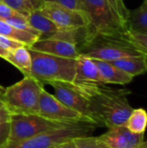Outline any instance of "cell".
Segmentation results:
<instances>
[{"label":"cell","instance_id":"obj_35","mask_svg":"<svg viewBox=\"0 0 147 148\" xmlns=\"http://www.w3.org/2000/svg\"><path fill=\"white\" fill-rule=\"evenodd\" d=\"M0 1H1V0H0Z\"/></svg>","mask_w":147,"mask_h":148},{"label":"cell","instance_id":"obj_15","mask_svg":"<svg viewBox=\"0 0 147 148\" xmlns=\"http://www.w3.org/2000/svg\"><path fill=\"white\" fill-rule=\"evenodd\" d=\"M5 60L15 66L24 76L30 75L32 59L28 47L22 46L10 51H7Z\"/></svg>","mask_w":147,"mask_h":148},{"label":"cell","instance_id":"obj_24","mask_svg":"<svg viewBox=\"0 0 147 148\" xmlns=\"http://www.w3.org/2000/svg\"><path fill=\"white\" fill-rule=\"evenodd\" d=\"M75 141L77 148H109L99 139V137L91 135L76 138Z\"/></svg>","mask_w":147,"mask_h":148},{"label":"cell","instance_id":"obj_7","mask_svg":"<svg viewBox=\"0 0 147 148\" xmlns=\"http://www.w3.org/2000/svg\"><path fill=\"white\" fill-rule=\"evenodd\" d=\"M10 133L7 144L19 142L46 132L70 126L76 122L54 121L39 114H15L10 115Z\"/></svg>","mask_w":147,"mask_h":148},{"label":"cell","instance_id":"obj_5","mask_svg":"<svg viewBox=\"0 0 147 148\" xmlns=\"http://www.w3.org/2000/svg\"><path fill=\"white\" fill-rule=\"evenodd\" d=\"M81 4L82 10L89 18V25L83 29L82 36H122L128 29L127 24L114 11L107 0H81Z\"/></svg>","mask_w":147,"mask_h":148},{"label":"cell","instance_id":"obj_22","mask_svg":"<svg viewBox=\"0 0 147 148\" xmlns=\"http://www.w3.org/2000/svg\"><path fill=\"white\" fill-rule=\"evenodd\" d=\"M124 37L128 40L137 50L147 59V35L139 33L128 28L124 35Z\"/></svg>","mask_w":147,"mask_h":148},{"label":"cell","instance_id":"obj_20","mask_svg":"<svg viewBox=\"0 0 147 148\" xmlns=\"http://www.w3.org/2000/svg\"><path fill=\"white\" fill-rule=\"evenodd\" d=\"M125 127L134 134H145L147 127V113L143 108L133 109Z\"/></svg>","mask_w":147,"mask_h":148},{"label":"cell","instance_id":"obj_13","mask_svg":"<svg viewBox=\"0 0 147 148\" xmlns=\"http://www.w3.org/2000/svg\"><path fill=\"white\" fill-rule=\"evenodd\" d=\"M74 84L105 83L94 61L83 55L76 59V74ZM71 84V83H70Z\"/></svg>","mask_w":147,"mask_h":148},{"label":"cell","instance_id":"obj_8","mask_svg":"<svg viewBox=\"0 0 147 148\" xmlns=\"http://www.w3.org/2000/svg\"><path fill=\"white\" fill-rule=\"evenodd\" d=\"M39 11L62 30H79L88 28L89 18L84 10H76L58 3L44 1Z\"/></svg>","mask_w":147,"mask_h":148},{"label":"cell","instance_id":"obj_32","mask_svg":"<svg viewBox=\"0 0 147 148\" xmlns=\"http://www.w3.org/2000/svg\"><path fill=\"white\" fill-rule=\"evenodd\" d=\"M6 56H7V51H6V50H4L3 49H2V48L0 47V57L5 60Z\"/></svg>","mask_w":147,"mask_h":148},{"label":"cell","instance_id":"obj_1","mask_svg":"<svg viewBox=\"0 0 147 148\" xmlns=\"http://www.w3.org/2000/svg\"><path fill=\"white\" fill-rule=\"evenodd\" d=\"M129 95L127 89L113 88L102 84L88 100L97 126L107 128L125 126L133 110L127 99Z\"/></svg>","mask_w":147,"mask_h":148},{"label":"cell","instance_id":"obj_21","mask_svg":"<svg viewBox=\"0 0 147 148\" xmlns=\"http://www.w3.org/2000/svg\"><path fill=\"white\" fill-rule=\"evenodd\" d=\"M16 12L27 16L35 10H40L42 6L43 0H1Z\"/></svg>","mask_w":147,"mask_h":148},{"label":"cell","instance_id":"obj_33","mask_svg":"<svg viewBox=\"0 0 147 148\" xmlns=\"http://www.w3.org/2000/svg\"><path fill=\"white\" fill-rule=\"evenodd\" d=\"M4 90H5V88H3V86H1L0 85V96L2 95V94L4 92Z\"/></svg>","mask_w":147,"mask_h":148},{"label":"cell","instance_id":"obj_3","mask_svg":"<svg viewBox=\"0 0 147 148\" xmlns=\"http://www.w3.org/2000/svg\"><path fill=\"white\" fill-rule=\"evenodd\" d=\"M32 59L30 76L42 84L53 82L73 83L76 74V59L60 57L28 48Z\"/></svg>","mask_w":147,"mask_h":148},{"label":"cell","instance_id":"obj_26","mask_svg":"<svg viewBox=\"0 0 147 148\" xmlns=\"http://www.w3.org/2000/svg\"><path fill=\"white\" fill-rule=\"evenodd\" d=\"M10 133V120L0 124V147L5 146L8 143Z\"/></svg>","mask_w":147,"mask_h":148},{"label":"cell","instance_id":"obj_2","mask_svg":"<svg viewBox=\"0 0 147 148\" xmlns=\"http://www.w3.org/2000/svg\"><path fill=\"white\" fill-rule=\"evenodd\" d=\"M77 48L79 52L87 57L106 62L142 56L124 36H82Z\"/></svg>","mask_w":147,"mask_h":148},{"label":"cell","instance_id":"obj_23","mask_svg":"<svg viewBox=\"0 0 147 148\" xmlns=\"http://www.w3.org/2000/svg\"><path fill=\"white\" fill-rule=\"evenodd\" d=\"M5 22L7 23H9L10 25H11L12 27L17 29H20V30L30 33V34L39 37V39L42 36V34L39 31H37L36 29H35L29 23L26 16H24L22 14H18V15H16V16H15L13 17H10V18H9L7 20H5Z\"/></svg>","mask_w":147,"mask_h":148},{"label":"cell","instance_id":"obj_18","mask_svg":"<svg viewBox=\"0 0 147 148\" xmlns=\"http://www.w3.org/2000/svg\"><path fill=\"white\" fill-rule=\"evenodd\" d=\"M0 35L16 40L23 43L26 47L32 46L36 41L39 40V37L30 33L17 29L2 19H0Z\"/></svg>","mask_w":147,"mask_h":148},{"label":"cell","instance_id":"obj_14","mask_svg":"<svg viewBox=\"0 0 147 148\" xmlns=\"http://www.w3.org/2000/svg\"><path fill=\"white\" fill-rule=\"evenodd\" d=\"M92 60L96 65L106 84L125 85L131 82L133 79V76L124 72L123 70L113 65L109 62L95 60V59H92Z\"/></svg>","mask_w":147,"mask_h":148},{"label":"cell","instance_id":"obj_30","mask_svg":"<svg viewBox=\"0 0 147 148\" xmlns=\"http://www.w3.org/2000/svg\"><path fill=\"white\" fill-rule=\"evenodd\" d=\"M53 148H77V146L75 144V139H73V140H68L66 142H63L60 145H57Z\"/></svg>","mask_w":147,"mask_h":148},{"label":"cell","instance_id":"obj_10","mask_svg":"<svg viewBox=\"0 0 147 148\" xmlns=\"http://www.w3.org/2000/svg\"><path fill=\"white\" fill-rule=\"evenodd\" d=\"M49 85L53 87L55 92L54 95L57 100L71 109L80 113L88 121L97 126L94 115L90 108L89 101L88 99L66 83L53 82L49 83Z\"/></svg>","mask_w":147,"mask_h":148},{"label":"cell","instance_id":"obj_31","mask_svg":"<svg viewBox=\"0 0 147 148\" xmlns=\"http://www.w3.org/2000/svg\"><path fill=\"white\" fill-rule=\"evenodd\" d=\"M10 119V114L3 108L0 110V124L4 121H7Z\"/></svg>","mask_w":147,"mask_h":148},{"label":"cell","instance_id":"obj_29","mask_svg":"<svg viewBox=\"0 0 147 148\" xmlns=\"http://www.w3.org/2000/svg\"><path fill=\"white\" fill-rule=\"evenodd\" d=\"M116 2H117V5H118L119 13H120V17L127 24V20L129 17V10H128L127 7L126 6L124 0H116Z\"/></svg>","mask_w":147,"mask_h":148},{"label":"cell","instance_id":"obj_12","mask_svg":"<svg viewBox=\"0 0 147 148\" xmlns=\"http://www.w3.org/2000/svg\"><path fill=\"white\" fill-rule=\"evenodd\" d=\"M28 48L42 53L72 59H77L81 55L75 43L56 38L39 39Z\"/></svg>","mask_w":147,"mask_h":148},{"label":"cell","instance_id":"obj_17","mask_svg":"<svg viewBox=\"0 0 147 148\" xmlns=\"http://www.w3.org/2000/svg\"><path fill=\"white\" fill-rule=\"evenodd\" d=\"M29 23L37 31H39L42 34V36L40 39H44L47 38L49 36H50L51 35H53L54 33L59 31V30H62L56 24H55L50 19H49L48 17H46L45 16H43L39 10H35L33 12H31L30 14H29L26 16Z\"/></svg>","mask_w":147,"mask_h":148},{"label":"cell","instance_id":"obj_34","mask_svg":"<svg viewBox=\"0 0 147 148\" xmlns=\"http://www.w3.org/2000/svg\"><path fill=\"white\" fill-rule=\"evenodd\" d=\"M3 108H4V107H3V103L2 102V101H1V99H0V110L3 109Z\"/></svg>","mask_w":147,"mask_h":148},{"label":"cell","instance_id":"obj_9","mask_svg":"<svg viewBox=\"0 0 147 148\" xmlns=\"http://www.w3.org/2000/svg\"><path fill=\"white\" fill-rule=\"evenodd\" d=\"M38 114L44 118L58 121H89L80 113L71 109L70 108L62 103L59 100H57L55 97L54 95L49 94L44 88L42 89L40 95Z\"/></svg>","mask_w":147,"mask_h":148},{"label":"cell","instance_id":"obj_6","mask_svg":"<svg viewBox=\"0 0 147 148\" xmlns=\"http://www.w3.org/2000/svg\"><path fill=\"white\" fill-rule=\"evenodd\" d=\"M96 127L97 126L95 124L82 121L60 129L38 134L19 142L6 144L0 148H53L73 139L89 136Z\"/></svg>","mask_w":147,"mask_h":148},{"label":"cell","instance_id":"obj_16","mask_svg":"<svg viewBox=\"0 0 147 148\" xmlns=\"http://www.w3.org/2000/svg\"><path fill=\"white\" fill-rule=\"evenodd\" d=\"M109 62L133 77L147 72V59L144 56L125 57Z\"/></svg>","mask_w":147,"mask_h":148},{"label":"cell","instance_id":"obj_11","mask_svg":"<svg viewBox=\"0 0 147 148\" xmlns=\"http://www.w3.org/2000/svg\"><path fill=\"white\" fill-rule=\"evenodd\" d=\"M145 134H134L125 126H118L108 130L99 139L109 148H139L145 140Z\"/></svg>","mask_w":147,"mask_h":148},{"label":"cell","instance_id":"obj_4","mask_svg":"<svg viewBox=\"0 0 147 148\" xmlns=\"http://www.w3.org/2000/svg\"><path fill=\"white\" fill-rule=\"evenodd\" d=\"M43 86L34 77L24 76L20 82L5 88L0 99L10 115L38 114Z\"/></svg>","mask_w":147,"mask_h":148},{"label":"cell","instance_id":"obj_28","mask_svg":"<svg viewBox=\"0 0 147 148\" xmlns=\"http://www.w3.org/2000/svg\"><path fill=\"white\" fill-rule=\"evenodd\" d=\"M43 1H51L58 3L63 6H66L68 8H70L72 10H82V4L81 0H43Z\"/></svg>","mask_w":147,"mask_h":148},{"label":"cell","instance_id":"obj_19","mask_svg":"<svg viewBox=\"0 0 147 148\" xmlns=\"http://www.w3.org/2000/svg\"><path fill=\"white\" fill-rule=\"evenodd\" d=\"M129 29L147 35V1L135 10H129V17L127 20Z\"/></svg>","mask_w":147,"mask_h":148},{"label":"cell","instance_id":"obj_27","mask_svg":"<svg viewBox=\"0 0 147 148\" xmlns=\"http://www.w3.org/2000/svg\"><path fill=\"white\" fill-rule=\"evenodd\" d=\"M18 14H20V13L16 12L15 10H13L12 8L8 6L6 3L0 1V19L5 21V20H7L10 17H13Z\"/></svg>","mask_w":147,"mask_h":148},{"label":"cell","instance_id":"obj_25","mask_svg":"<svg viewBox=\"0 0 147 148\" xmlns=\"http://www.w3.org/2000/svg\"><path fill=\"white\" fill-rule=\"evenodd\" d=\"M22 46H25V45L16 40H14V39H11L7 36L0 35V47L2 49H3L4 50L10 51V50H13V49H17Z\"/></svg>","mask_w":147,"mask_h":148}]
</instances>
